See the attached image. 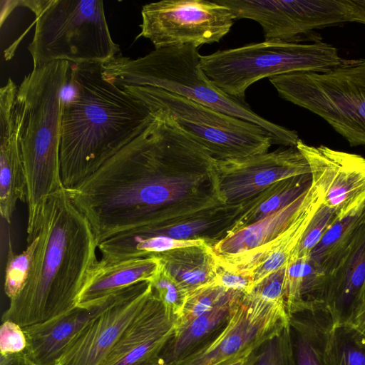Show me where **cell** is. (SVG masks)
I'll return each instance as SVG.
<instances>
[{"label": "cell", "instance_id": "1f68e13d", "mask_svg": "<svg viewBox=\"0 0 365 365\" xmlns=\"http://www.w3.org/2000/svg\"><path fill=\"white\" fill-rule=\"evenodd\" d=\"M167 312L177 319L181 314L187 294L160 264L156 274L149 282Z\"/></svg>", "mask_w": 365, "mask_h": 365}, {"label": "cell", "instance_id": "8992f818", "mask_svg": "<svg viewBox=\"0 0 365 365\" xmlns=\"http://www.w3.org/2000/svg\"><path fill=\"white\" fill-rule=\"evenodd\" d=\"M36 15L28 49L34 67L56 61L106 64L120 56L101 0L19 1Z\"/></svg>", "mask_w": 365, "mask_h": 365}, {"label": "cell", "instance_id": "cb8c5ba5", "mask_svg": "<svg viewBox=\"0 0 365 365\" xmlns=\"http://www.w3.org/2000/svg\"><path fill=\"white\" fill-rule=\"evenodd\" d=\"M331 322L324 308L289 315L292 365H327L325 342Z\"/></svg>", "mask_w": 365, "mask_h": 365}, {"label": "cell", "instance_id": "2e32d148", "mask_svg": "<svg viewBox=\"0 0 365 365\" xmlns=\"http://www.w3.org/2000/svg\"><path fill=\"white\" fill-rule=\"evenodd\" d=\"M175 322L153 289L104 365H160L161 352L175 331Z\"/></svg>", "mask_w": 365, "mask_h": 365}, {"label": "cell", "instance_id": "7c38bea8", "mask_svg": "<svg viewBox=\"0 0 365 365\" xmlns=\"http://www.w3.org/2000/svg\"><path fill=\"white\" fill-rule=\"evenodd\" d=\"M152 290L145 281L110 294L103 307L69 342L57 365H104Z\"/></svg>", "mask_w": 365, "mask_h": 365}, {"label": "cell", "instance_id": "8fae6325", "mask_svg": "<svg viewBox=\"0 0 365 365\" xmlns=\"http://www.w3.org/2000/svg\"><path fill=\"white\" fill-rule=\"evenodd\" d=\"M236 19H248L262 28L264 41L298 43L320 41L315 29L349 22L343 0H216Z\"/></svg>", "mask_w": 365, "mask_h": 365}, {"label": "cell", "instance_id": "603a6c76", "mask_svg": "<svg viewBox=\"0 0 365 365\" xmlns=\"http://www.w3.org/2000/svg\"><path fill=\"white\" fill-rule=\"evenodd\" d=\"M155 257L187 296L212 283L218 269L217 258L207 242L170 250Z\"/></svg>", "mask_w": 365, "mask_h": 365}, {"label": "cell", "instance_id": "ba28073f", "mask_svg": "<svg viewBox=\"0 0 365 365\" xmlns=\"http://www.w3.org/2000/svg\"><path fill=\"white\" fill-rule=\"evenodd\" d=\"M279 96L325 120L351 146L365 145V59H343L324 73L269 78Z\"/></svg>", "mask_w": 365, "mask_h": 365}, {"label": "cell", "instance_id": "d4e9b609", "mask_svg": "<svg viewBox=\"0 0 365 365\" xmlns=\"http://www.w3.org/2000/svg\"><path fill=\"white\" fill-rule=\"evenodd\" d=\"M327 274L311 258L292 259L285 277L286 307L288 316L307 309L324 308Z\"/></svg>", "mask_w": 365, "mask_h": 365}, {"label": "cell", "instance_id": "8d00e7d4", "mask_svg": "<svg viewBox=\"0 0 365 365\" xmlns=\"http://www.w3.org/2000/svg\"><path fill=\"white\" fill-rule=\"evenodd\" d=\"M214 282L227 289L249 294L255 286L250 274L227 269L218 264Z\"/></svg>", "mask_w": 365, "mask_h": 365}, {"label": "cell", "instance_id": "52a82bcc", "mask_svg": "<svg viewBox=\"0 0 365 365\" xmlns=\"http://www.w3.org/2000/svg\"><path fill=\"white\" fill-rule=\"evenodd\" d=\"M337 48L322 41L312 43L264 41L201 56L207 77L220 89L245 100L252 83L296 72L324 73L342 61Z\"/></svg>", "mask_w": 365, "mask_h": 365}, {"label": "cell", "instance_id": "4fadbf2b", "mask_svg": "<svg viewBox=\"0 0 365 365\" xmlns=\"http://www.w3.org/2000/svg\"><path fill=\"white\" fill-rule=\"evenodd\" d=\"M289 324L286 306L243 294L229 324L207 349L180 365H222L259 347Z\"/></svg>", "mask_w": 365, "mask_h": 365}, {"label": "cell", "instance_id": "ab89813d", "mask_svg": "<svg viewBox=\"0 0 365 365\" xmlns=\"http://www.w3.org/2000/svg\"><path fill=\"white\" fill-rule=\"evenodd\" d=\"M259 347L239 358L235 359L222 365H252L255 362Z\"/></svg>", "mask_w": 365, "mask_h": 365}, {"label": "cell", "instance_id": "d590c367", "mask_svg": "<svg viewBox=\"0 0 365 365\" xmlns=\"http://www.w3.org/2000/svg\"><path fill=\"white\" fill-rule=\"evenodd\" d=\"M27 340L23 327L14 322H2L0 328V354L16 356L24 354Z\"/></svg>", "mask_w": 365, "mask_h": 365}, {"label": "cell", "instance_id": "484cf974", "mask_svg": "<svg viewBox=\"0 0 365 365\" xmlns=\"http://www.w3.org/2000/svg\"><path fill=\"white\" fill-rule=\"evenodd\" d=\"M322 204L319 195L314 186L311 184L298 215L271 247L261 265L253 272L255 285L269 274L287 266L296 253L312 219Z\"/></svg>", "mask_w": 365, "mask_h": 365}, {"label": "cell", "instance_id": "d6a6232c", "mask_svg": "<svg viewBox=\"0 0 365 365\" xmlns=\"http://www.w3.org/2000/svg\"><path fill=\"white\" fill-rule=\"evenodd\" d=\"M252 365H292L289 324L259 347Z\"/></svg>", "mask_w": 365, "mask_h": 365}, {"label": "cell", "instance_id": "44dd1931", "mask_svg": "<svg viewBox=\"0 0 365 365\" xmlns=\"http://www.w3.org/2000/svg\"><path fill=\"white\" fill-rule=\"evenodd\" d=\"M160 267V262L155 256L117 262L98 260L88 272L76 307H92L119 289L150 282Z\"/></svg>", "mask_w": 365, "mask_h": 365}, {"label": "cell", "instance_id": "f35d334b", "mask_svg": "<svg viewBox=\"0 0 365 365\" xmlns=\"http://www.w3.org/2000/svg\"><path fill=\"white\" fill-rule=\"evenodd\" d=\"M346 7L349 22L365 24V0H343Z\"/></svg>", "mask_w": 365, "mask_h": 365}, {"label": "cell", "instance_id": "f1b7e54d", "mask_svg": "<svg viewBox=\"0 0 365 365\" xmlns=\"http://www.w3.org/2000/svg\"><path fill=\"white\" fill-rule=\"evenodd\" d=\"M327 365H365V344L346 324L332 322L325 342Z\"/></svg>", "mask_w": 365, "mask_h": 365}, {"label": "cell", "instance_id": "5bb4252c", "mask_svg": "<svg viewBox=\"0 0 365 365\" xmlns=\"http://www.w3.org/2000/svg\"><path fill=\"white\" fill-rule=\"evenodd\" d=\"M217 188L223 205H240L273 183L310 174L297 146L239 159L215 161Z\"/></svg>", "mask_w": 365, "mask_h": 365}, {"label": "cell", "instance_id": "277c9868", "mask_svg": "<svg viewBox=\"0 0 365 365\" xmlns=\"http://www.w3.org/2000/svg\"><path fill=\"white\" fill-rule=\"evenodd\" d=\"M71 63L34 67L18 88L16 112L26 179V240L36 232L45 201L64 189L60 168L62 110Z\"/></svg>", "mask_w": 365, "mask_h": 365}, {"label": "cell", "instance_id": "f546056e", "mask_svg": "<svg viewBox=\"0 0 365 365\" xmlns=\"http://www.w3.org/2000/svg\"><path fill=\"white\" fill-rule=\"evenodd\" d=\"M38 240V237L36 236L27 243L26 249L20 254H16L11 242L9 243L4 292L9 301L19 294L26 283L32 268Z\"/></svg>", "mask_w": 365, "mask_h": 365}, {"label": "cell", "instance_id": "6da1fadb", "mask_svg": "<svg viewBox=\"0 0 365 365\" xmlns=\"http://www.w3.org/2000/svg\"><path fill=\"white\" fill-rule=\"evenodd\" d=\"M76 187L66 190L98 245L117 234L163 225L223 205L215 161L166 112Z\"/></svg>", "mask_w": 365, "mask_h": 365}, {"label": "cell", "instance_id": "9a60e30c", "mask_svg": "<svg viewBox=\"0 0 365 365\" xmlns=\"http://www.w3.org/2000/svg\"><path fill=\"white\" fill-rule=\"evenodd\" d=\"M310 168L312 184L337 219L365 204V158L325 145H297Z\"/></svg>", "mask_w": 365, "mask_h": 365}, {"label": "cell", "instance_id": "4dcf8cb0", "mask_svg": "<svg viewBox=\"0 0 365 365\" xmlns=\"http://www.w3.org/2000/svg\"><path fill=\"white\" fill-rule=\"evenodd\" d=\"M229 289L214 281L187 296L185 304L175 322V329L185 327L195 319L212 310Z\"/></svg>", "mask_w": 365, "mask_h": 365}, {"label": "cell", "instance_id": "e575fe53", "mask_svg": "<svg viewBox=\"0 0 365 365\" xmlns=\"http://www.w3.org/2000/svg\"><path fill=\"white\" fill-rule=\"evenodd\" d=\"M286 269L287 267H284L269 274L255 285L250 293L263 300L286 306Z\"/></svg>", "mask_w": 365, "mask_h": 365}, {"label": "cell", "instance_id": "5b68a950", "mask_svg": "<svg viewBox=\"0 0 365 365\" xmlns=\"http://www.w3.org/2000/svg\"><path fill=\"white\" fill-rule=\"evenodd\" d=\"M200 57L197 47H169L136 59L120 55L103 67L106 77L120 87L150 86L175 93L261 126L270 134L273 144L297 146L300 139L295 130L261 117L245 100L217 87L202 70Z\"/></svg>", "mask_w": 365, "mask_h": 365}, {"label": "cell", "instance_id": "3957f363", "mask_svg": "<svg viewBox=\"0 0 365 365\" xmlns=\"http://www.w3.org/2000/svg\"><path fill=\"white\" fill-rule=\"evenodd\" d=\"M26 283L9 301L2 322L21 327L52 319L76 307L89 271L98 261L93 230L64 188L44 202Z\"/></svg>", "mask_w": 365, "mask_h": 365}, {"label": "cell", "instance_id": "4316f807", "mask_svg": "<svg viewBox=\"0 0 365 365\" xmlns=\"http://www.w3.org/2000/svg\"><path fill=\"white\" fill-rule=\"evenodd\" d=\"M311 184V174L294 176L273 183L241 204L242 212L231 226L227 235L288 205L307 190Z\"/></svg>", "mask_w": 365, "mask_h": 365}, {"label": "cell", "instance_id": "ffe728a7", "mask_svg": "<svg viewBox=\"0 0 365 365\" xmlns=\"http://www.w3.org/2000/svg\"><path fill=\"white\" fill-rule=\"evenodd\" d=\"M108 297L92 307H76L52 319L23 327L27 340L24 356L36 365H57L69 342L103 307Z\"/></svg>", "mask_w": 365, "mask_h": 365}, {"label": "cell", "instance_id": "9c48e42d", "mask_svg": "<svg viewBox=\"0 0 365 365\" xmlns=\"http://www.w3.org/2000/svg\"><path fill=\"white\" fill-rule=\"evenodd\" d=\"M144 103L151 112L168 113L179 128L213 158L227 160L268 152L273 144L261 126L175 93L150 86L120 87Z\"/></svg>", "mask_w": 365, "mask_h": 365}, {"label": "cell", "instance_id": "83f0119b", "mask_svg": "<svg viewBox=\"0 0 365 365\" xmlns=\"http://www.w3.org/2000/svg\"><path fill=\"white\" fill-rule=\"evenodd\" d=\"M364 225L365 204L333 222L312 252L311 258L326 273Z\"/></svg>", "mask_w": 365, "mask_h": 365}, {"label": "cell", "instance_id": "7402d4cb", "mask_svg": "<svg viewBox=\"0 0 365 365\" xmlns=\"http://www.w3.org/2000/svg\"><path fill=\"white\" fill-rule=\"evenodd\" d=\"M242 205H223L175 223L128 230L146 235H164L177 240L202 239L212 246L225 237L238 216Z\"/></svg>", "mask_w": 365, "mask_h": 365}, {"label": "cell", "instance_id": "30bf717a", "mask_svg": "<svg viewBox=\"0 0 365 365\" xmlns=\"http://www.w3.org/2000/svg\"><path fill=\"white\" fill-rule=\"evenodd\" d=\"M141 31L135 39H149L155 49L219 42L236 19L232 10L215 1L163 0L141 11Z\"/></svg>", "mask_w": 365, "mask_h": 365}, {"label": "cell", "instance_id": "836d02e7", "mask_svg": "<svg viewBox=\"0 0 365 365\" xmlns=\"http://www.w3.org/2000/svg\"><path fill=\"white\" fill-rule=\"evenodd\" d=\"M336 220L337 217L335 212L322 204L307 227L292 259L310 257L312 252L317 245L324 232Z\"/></svg>", "mask_w": 365, "mask_h": 365}, {"label": "cell", "instance_id": "d6986e66", "mask_svg": "<svg viewBox=\"0 0 365 365\" xmlns=\"http://www.w3.org/2000/svg\"><path fill=\"white\" fill-rule=\"evenodd\" d=\"M243 294L229 289L212 310L175 329L161 352L160 365H180L211 345L227 327Z\"/></svg>", "mask_w": 365, "mask_h": 365}, {"label": "cell", "instance_id": "60d3db41", "mask_svg": "<svg viewBox=\"0 0 365 365\" xmlns=\"http://www.w3.org/2000/svg\"><path fill=\"white\" fill-rule=\"evenodd\" d=\"M16 365H36L34 363L31 362L26 357L24 356V354L20 356L17 360Z\"/></svg>", "mask_w": 365, "mask_h": 365}, {"label": "cell", "instance_id": "74e56055", "mask_svg": "<svg viewBox=\"0 0 365 365\" xmlns=\"http://www.w3.org/2000/svg\"><path fill=\"white\" fill-rule=\"evenodd\" d=\"M344 324L351 328L357 338L365 344V298Z\"/></svg>", "mask_w": 365, "mask_h": 365}, {"label": "cell", "instance_id": "e0dca14e", "mask_svg": "<svg viewBox=\"0 0 365 365\" xmlns=\"http://www.w3.org/2000/svg\"><path fill=\"white\" fill-rule=\"evenodd\" d=\"M18 88L9 78L0 89V212L8 223L18 201L26 202V179L16 112Z\"/></svg>", "mask_w": 365, "mask_h": 365}, {"label": "cell", "instance_id": "7a4b0ae2", "mask_svg": "<svg viewBox=\"0 0 365 365\" xmlns=\"http://www.w3.org/2000/svg\"><path fill=\"white\" fill-rule=\"evenodd\" d=\"M71 98L62 110L60 168L71 190L139 135L154 115L149 108L108 80L103 64H72Z\"/></svg>", "mask_w": 365, "mask_h": 365}, {"label": "cell", "instance_id": "ac0fdd59", "mask_svg": "<svg viewBox=\"0 0 365 365\" xmlns=\"http://www.w3.org/2000/svg\"><path fill=\"white\" fill-rule=\"evenodd\" d=\"M326 274L324 309L344 324L365 298V225Z\"/></svg>", "mask_w": 365, "mask_h": 365}]
</instances>
